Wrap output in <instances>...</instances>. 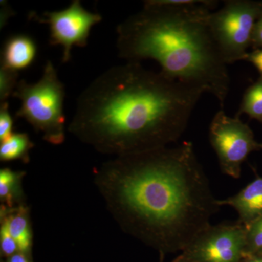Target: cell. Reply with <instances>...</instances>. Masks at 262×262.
<instances>
[{
    "mask_svg": "<svg viewBox=\"0 0 262 262\" xmlns=\"http://www.w3.org/2000/svg\"><path fill=\"white\" fill-rule=\"evenodd\" d=\"M94 175L120 228L160 254L182 252L220 210L190 141L115 157Z\"/></svg>",
    "mask_w": 262,
    "mask_h": 262,
    "instance_id": "1",
    "label": "cell"
},
{
    "mask_svg": "<svg viewBox=\"0 0 262 262\" xmlns=\"http://www.w3.org/2000/svg\"><path fill=\"white\" fill-rule=\"evenodd\" d=\"M204 90L127 62L82 91L68 130L102 154L166 147L183 135Z\"/></svg>",
    "mask_w": 262,
    "mask_h": 262,
    "instance_id": "2",
    "label": "cell"
},
{
    "mask_svg": "<svg viewBox=\"0 0 262 262\" xmlns=\"http://www.w3.org/2000/svg\"><path fill=\"white\" fill-rule=\"evenodd\" d=\"M217 2L148 0L144 8L119 24L120 58L158 62L160 72L215 96L224 108L230 78L213 40L208 19Z\"/></svg>",
    "mask_w": 262,
    "mask_h": 262,
    "instance_id": "3",
    "label": "cell"
},
{
    "mask_svg": "<svg viewBox=\"0 0 262 262\" xmlns=\"http://www.w3.org/2000/svg\"><path fill=\"white\" fill-rule=\"evenodd\" d=\"M13 96L20 101L17 117L28 122L50 144L59 145L64 141V85L51 61L46 63L38 82L19 81Z\"/></svg>",
    "mask_w": 262,
    "mask_h": 262,
    "instance_id": "4",
    "label": "cell"
},
{
    "mask_svg": "<svg viewBox=\"0 0 262 262\" xmlns=\"http://www.w3.org/2000/svg\"><path fill=\"white\" fill-rule=\"evenodd\" d=\"M261 15L262 2L253 0H227L220 10L211 12L208 27L226 64L244 61Z\"/></svg>",
    "mask_w": 262,
    "mask_h": 262,
    "instance_id": "5",
    "label": "cell"
},
{
    "mask_svg": "<svg viewBox=\"0 0 262 262\" xmlns=\"http://www.w3.org/2000/svg\"><path fill=\"white\" fill-rule=\"evenodd\" d=\"M210 144L218 158L221 170L225 175L239 179L243 163L252 151L261 149V144L239 117H229L221 108L209 127Z\"/></svg>",
    "mask_w": 262,
    "mask_h": 262,
    "instance_id": "6",
    "label": "cell"
},
{
    "mask_svg": "<svg viewBox=\"0 0 262 262\" xmlns=\"http://www.w3.org/2000/svg\"><path fill=\"white\" fill-rule=\"evenodd\" d=\"M246 227L238 222L211 225L182 254L195 262H241L246 256Z\"/></svg>",
    "mask_w": 262,
    "mask_h": 262,
    "instance_id": "7",
    "label": "cell"
},
{
    "mask_svg": "<svg viewBox=\"0 0 262 262\" xmlns=\"http://www.w3.org/2000/svg\"><path fill=\"white\" fill-rule=\"evenodd\" d=\"M31 16L49 26L50 44L63 48V63L70 61L74 46H87L91 29L102 20L101 15L84 9L80 0H74L68 8L59 11L46 12L42 17Z\"/></svg>",
    "mask_w": 262,
    "mask_h": 262,
    "instance_id": "8",
    "label": "cell"
},
{
    "mask_svg": "<svg viewBox=\"0 0 262 262\" xmlns=\"http://www.w3.org/2000/svg\"><path fill=\"white\" fill-rule=\"evenodd\" d=\"M221 207H232L238 214L237 222L248 227L262 217V177H256L233 196L219 200Z\"/></svg>",
    "mask_w": 262,
    "mask_h": 262,
    "instance_id": "9",
    "label": "cell"
},
{
    "mask_svg": "<svg viewBox=\"0 0 262 262\" xmlns=\"http://www.w3.org/2000/svg\"><path fill=\"white\" fill-rule=\"evenodd\" d=\"M37 55V46L32 37L26 34H15L3 45L1 66L18 72L30 67Z\"/></svg>",
    "mask_w": 262,
    "mask_h": 262,
    "instance_id": "10",
    "label": "cell"
},
{
    "mask_svg": "<svg viewBox=\"0 0 262 262\" xmlns=\"http://www.w3.org/2000/svg\"><path fill=\"white\" fill-rule=\"evenodd\" d=\"M9 215L3 214L8 223L12 237L18 245L20 253H28L32 246V232L29 225L27 208L23 206L9 211Z\"/></svg>",
    "mask_w": 262,
    "mask_h": 262,
    "instance_id": "11",
    "label": "cell"
},
{
    "mask_svg": "<svg viewBox=\"0 0 262 262\" xmlns=\"http://www.w3.org/2000/svg\"><path fill=\"white\" fill-rule=\"evenodd\" d=\"M33 143L27 134H13L0 144L1 161L20 160L27 162L29 160V151L32 149Z\"/></svg>",
    "mask_w": 262,
    "mask_h": 262,
    "instance_id": "12",
    "label": "cell"
},
{
    "mask_svg": "<svg viewBox=\"0 0 262 262\" xmlns=\"http://www.w3.org/2000/svg\"><path fill=\"white\" fill-rule=\"evenodd\" d=\"M246 114L262 123V78L259 77L245 91L238 112L235 116Z\"/></svg>",
    "mask_w": 262,
    "mask_h": 262,
    "instance_id": "13",
    "label": "cell"
},
{
    "mask_svg": "<svg viewBox=\"0 0 262 262\" xmlns=\"http://www.w3.org/2000/svg\"><path fill=\"white\" fill-rule=\"evenodd\" d=\"M23 172H15L9 168L0 170V198L8 208H13L15 198L20 193V179Z\"/></svg>",
    "mask_w": 262,
    "mask_h": 262,
    "instance_id": "14",
    "label": "cell"
},
{
    "mask_svg": "<svg viewBox=\"0 0 262 262\" xmlns=\"http://www.w3.org/2000/svg\"><path fill=\"white\" fill-rule=\"evenodd\" d=\"M18 72L1 66L0 67V103L6 102L14 94L18 84Z\"/></svg>",
    "mask_w": 262,
    "mask_h": 262,
    "instance_id": "15",
    "label": "cell"
},
{
    "mask_svg": "<svg viewBox=\"0 0 262 262\" xmlns=\"http://www.w3.org/2000/svg\"><path fill=\"white\" fill-rule=\"evenodd\" d=\"M246 255L256 254L262 250V217L246 227Z\"/></svg>",
    "mask_w": 262,
    "mask_h": 262,
    "instance_id": "16",
    "label": "cell"
},
{
    "mask_svg": "<svg viewBox=\"0 0 262 262\" xmlns=\"http://www.w3.org/2000/svg\"><path fill=\"white\" fill-rule=\"evenodd\" d=\"M0 248L4 256H9V257L14 255L18 250V245L10 234L8 223L5 217L2 218L1 228H0Z\"/></svg>",
    "mask_w": 262,
    "mask_h": 262,
    "instance_id": "17",
    "label": "cell"
},
{
    "mask_svg": "<svg viewBox=\"0 0 262 262\" xmlns=\"http://www.w3.org/2000/svg\"><path fill=\"white\" fill-rule=\"evenodd\" d=\"M13 119L10 113L9 103H0V142L13 134Z\"/></svg>",
    "mask_w": 262,
    "mask_h": 262,
    "instance_id": "18",
    "label": "cell"
},
{
    "mask_svg": "<svg viewBox=\"0 0 262 262\" xmlns=\"http://www.w3.org/2000/svg\"><path fill=\"white\" fill-rule=\"evenodd\" d=\"M244 61L252 63L260 74L262 78V49L253 50L252 52H248Z\"/></svg>",
    "mask_w": 262,
    "mask_h": 262,
    "instance_id": "19",
    "label": "cell"
},
{
    "mask_svg": "<svg viewBox=\"0 0 262 262\" xmlns=\"http://www.w3.org/2000/svg\"><path fill=\"white\" fill-rule=\"evenodd\" d=\"M15 14L14 10L10 8L8 2L1 1V10H0V28H4L8 20Z\"/></svg>",
    "mask_w": 262,
    "mask_h": 262,
    "instance_id": "20",
    "label": "cell"
},
{
    "mask_svg": "<svg viewBox=\"0 0 262 262\" xmlns=\"http://www.w3.org/2000/svg\"><path fill=\"white\" fill-rule=\"evenodd\" d=\"M251 46L254 50L262 49V15L255 24Z\"/></svg>",
    "mask_w": 262,
    "mask_h": 262,
    "instance_id": "21",
    "label": "cell"
},
{
    "mask_svg": "<svg viewBox=\"0 0 262 262\" xmlns=\"http://www.w3.org/2000/svg\"><path fill=\"white\" fill-rule=\"evenodd\" d=\"M8 262H30L22 253H15L8 258Z\"/></svg>",
    "mask_w": 262,
    "mask_h": 262,
    "instance_id": "22",
    "label": "cell"
},
{
    "mask_svg": "<svg viewBox=\"0 0 262 262\" xmlns=\"http://www.w3.org/2000/svg\"><path fill=\"white\" fill-rule=\"evenodd\" d=\"M241 262H262V256L258 254L246 255Z\"/></svg>",
    "mask_w": 262,
    "mask_h": 262,
    "instance_id": "23",
    "label": "cell"
},
{
    "mask_svg": "<svg viewBox=\"0 0 262 262\" xmlns=\"http://www.w3.org/2000/svg\"><path fill=\"white\" fill-rule=\"evenodd\" d=\"M173 262H195L194 261H192V260L189 259V258H188L186 257V256H184V255L181 254L180 256H179L178 258H176L175 260H174Z\"/></svg>",
    "mask_w": 262,
    "mask_h": 262,
    "instance_id": "24",
    "label": "cell"
},
{
    "mask_svg": "<svg viewBox=\"0 0 262 262\" xmlns=\"http://www.w3.org/2000/svg\"><path fill=\"white\" fill-rule=\"evenodd\" d=\"M163 257H164V255L163 254H160V262H163Z\"/></svg>",
    "mask_w": 262,
    "mask_h": 262,
    "instance_id": "25",
    "label": "cell"
},
{
    "mask_svg": "<svg viewBox=\"0 0 262 262\" xmlns=\"http://www.w3.org/2000/svg\"><path fill=\"white\" fill-rule=\"evenodd\" d=\"M256 254L261 255V256H262V250L259 253H256Z\"/></svg>",
    "mask_w": 262,
    "mask_h": 262,
    "instance_id": "26",
    "label": "cell"
},
{
    "mask_svg": "<svg viewBox=\"0 0 262 262\" xmlns=\"http://www.w3.org/2000/svg\"><path fill=\"white\" fill-rule=\"evenodd\" d=\"M261 149H262V144H261Z\"/></svg>",
    "mask_w": 262,
    "mask_h": 262,
    "instance_id": "27",
    "label": "cell"
}]
</instances>
